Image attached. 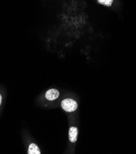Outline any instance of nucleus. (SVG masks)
Returning <instances> with one entry per match:
<instances>
[{"instance_id": "423d86ee", "label": "nucleus", "mask_w": 136, "mask_h": 154, "mask_svg": "<svg viewBox=\"0 0 136 154\" xmlns=\"http://www.w3.org/2000/svg\"><path fill=\"white\" fill-rule=\"evenodd\" d=\"M2 102V97L1 95H0V106H1Z\"/></svg>"}, {"instance_id": "f257e3e1", "label": "nucleus", "mask_w": 136, "mask_h": 154, "mask_svg": "<svg viewBox=\"0 0 136 154\" xmlns=\"http://www.w3.org/2000/svg\"><path fill=\"white\" fill-rule=\"evenodd\" d=\"M62 108L68 112H72L77 109L78 104L77 102L74 100L67 98L62 101Z\"/></svg>"}, {"instance_id": "39448f33", "label": "nucleus", "mask_w": 136, "mask_h": 154, "mask_svg": "<svg viewBox=\"0 0 136 154\" xmlns=\"http://www.w3.org/2000/svg\"><path fill=\"white\" fill-rule=\"evenodd\" d=\"M99 3L105 6H110L113 3V0H98Z\"/></svg>"}, {"instance_id": "7ed1b4c3", "label": "nucleus", "mask_w": 136, "mask_h": 154, "mask_svg": "<svg viewBox=\"0 0 136 154\" xmlns=\"http://www.w3.org/2000/svg\"><path fill=\"white\" fill-rule=\"evenodd\" d=\"M78 135V129L75 127H72L70 128L69 131V139L71 143H75L77 140Z\"/></svg>"}, {"instance_id": "20e7f679", "label": "nucleus", "mask_w": 136, "mask_h": 154, "mask_svg": "<svg viewBox=\"0 0 136 154\" xmlns=\"http://www.w3.org/2000/svg\"><path fill=\"white\" fill-rule=\"evenodd\" d=\"M28 153V154H40L41 151L39 147L36 144L32 143L29 146Z\"/></svg>"}, {"instance_id": "f03ea898", "label": "nucleus", "mask_w": 136, "mask_h": 154, "mask_svg": "<svg viewBox=\"0 0 136 154\" xmlns=\"http://www.w3.org/2000/svg\"><path fill=\"white\" fill-rule=\"evenodd\" d=\"M59 93L58 90L55 88H52L47 91L45 94V98L49 101H53L58 98Z\"/></svg>"}]
</instances>
